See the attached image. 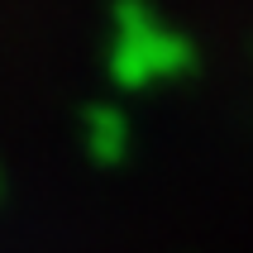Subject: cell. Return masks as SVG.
<instances>
[{
    "instance_id": "obj_3",
    "label": "cell",
    "mask_w": 253,
    "mask_h": 253,
    "mask_svg": "<svg viewBox=\"0 0 253 253\" xmlns=\"http://www.w3.org/2000/svg\"><path fill=\"white\" fill-rule=\"evenodd\" d=\"M0 196H5V182H0Z\"/></svg>"
},
{
    "instance_id": "obj_2",
    "label": "cell",
    "mask_w": 253,
    "mask_h": 253,
    "mask_svg": "<svg viewBox=\"0 0 253 253\" xmlns=\"http://www.w3.org/2000/svg\"><path fill=\"white\" fill-rule=\"evenodd\" d=\"M82 134H86V153L96 158L100 168H115L129 148V125L115 105H86L82 115Z\"/></svg>"
},
{
    "instance_id": "obj_1",
    "label": "cell",
    "mask_w": 253,
    "mask_h": 253,
    "mask_svg": "<svg viewBox=\"0 0 253 253\" xmlns=\"http://www.w3.org/2000/svg\"><path fill=\"white\" fill-rule=\"evenodd\" d=\"M196 53L191 43L168 29L143 0H115V43H110V77L129 91L153 82H168V77H182L191 72Z\"/></svg>"
}]
</instances>
